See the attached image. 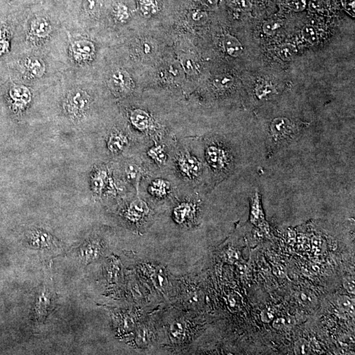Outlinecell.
Wrapping results in <instances>:
<instances>
[{
	"label": "cell",
	"instance_id": "cell-1",
	"mask_svg": "<svg viewBox=\"0 0 355 355\" xmlns=\"http://www.w3.org/2000/svg\"><path fill=\"white\" fill-rule=\"evenodd\" d=\"M205 159L212 171L217 175H226L233 168V156L231 149L219 141L207 144Z\"/></svg>",
	"mask_w": 355,
	"mask_h": 355
},
{
	"label": "cell",
	"instance_id": "cell-2",
	"mask_svg": "<svg viewBox=\"0 0 355 355\" xmlns=\"http://www.w3.org/2000/svg\"><path fill=\"white\" fill-rule=\"evenodd\" d=\"M269 134L270 144L280 148L293 140L296 132L288 118L278 117L270 123Z\"/></svg>",
	"mask_w": 355,
	"mask_h": 355
},
{
	"label": "cell",
	"instance_id": "cell-3",
	"mask_svg": "<svg viewBox=\"0 0 355 355\" xmlns=\"http://www.w3.org/2000/svg\"><path fill=\"white\" fill-rule=\"evenodd\" d=\"M89 105V96L86 92L80 90L70 92L65 102L66 111L72 117L76 118L81 117Z\"/></svg>",
	"mask_w": 355,
	"mask_h": 355
},
{
	"label": "cell",
	"instance_id": "cell-4",
	"mask_svg": "<svg viewBox=\"0 0 355 355\" xmlns=\"http://www.w3.org/2000/svg\"><path fill=\"white\" fill-rule=\"evenodd\" d=\"M178 170L184 178L195 179L201 175L203 165L197 158L189 153H184L178 156L176 160Z\"/></svg>",
	"mask_w": 355,
	"mask_h": 355
},
{
	"label": "cell",
	"instance_id": "cell-5",
	"mask_svg": "<svg viewBox=\"0 0 355 355\" xmlns=\"http://www.w3.org/2000/svg\"><path fill=\"white\" fill-rule=\"evenodd\" d=\"M9 97L14 109L22 110L31 101V91L26 86L13 84L9 90Z\"/></svg>",
	"mask_w": 355,
	"mask_h": 355
},
{
	"label": "cell",
	"instance_id": "cell-6",
	"mask_svg": "<svg viewBox=\"0 0 355 355\" xmlns=\"http://www.w3.org/2000/svg\"><path fill=\"white\" fill-rule=\"evenodd\" d=\"M94 44L88 40H76L71 44V52L74 60L84 62L92 58L94 54Z\"/></svg>",
	"mask_w": 355,
	"mask_h": 355
},
{
	"label": "cell",
	"instance_id": "cell-7",
	"mask_svg": "<svg viewBox=\"0 0 355 355\" xmlns=\"http://www.w3.org/2000/svg\"><path fill=\"white\" fill-rule=\"evenodd\" d=\"M110 85L115 91L126 93L131 89V79L127 72L123 70H116L109 79Z\"/></svg>",
	"mask_w": 355,
	"mask_h": 355
},
{
	"label": "cell",
	"instance_id": "cell-8",
	"mask_svg": "<svg viewBox=\"0 0 355 355\" xmlns=\"http://www.w3.org/2000/svg\"><path fill=\"white\" fill-rule=\"evenodd\" d=\"M50 31V23L44 17H37L31 23L30 34L35 38H45Z\"/></svg>",
	"mask_w": 355,
	"mask_h": 355
},
{
	"label": "cell",
	"instance_id": "cell-9",
	"mask_svg": "<svg viewBox=\"0 0 355 355\" xmlns=\"http://www.w3.org/2000/svg\"><path fill=\"white\" fill-rule=\"evenodd\" d=\"M149 211L148 205L142 200H137L131 203L127 211V217L130 221L136 222L140 221Z\"/></svg>",
	"mask_w": 355,
	"mask_h": 355
},
{
	"label": "cell",
	"instance_id": "cell-10",
	"mask_svg": "<svg viewBox=\"0 0 355 355\" xmlns=\"http://www.w3.org/2000/svg\"><path fill=\"white\" fill-rule=\"evenodd\" d=\"M195 208L192 203H182L174 210V219L178 223H186L191 219L194 214Z\"/></svg>",
	"mask_w": 355,
	"mask_h": 355
},
{
	"label": "cell",
	"instance_id": "cell-11",
	"mask_svg": "<svg viewBox=\"0 0 355 355\" xmlns=\"http://www.w3.org/2000/svg\"><path fill=\"white\" fill-rule=\"evenodd\" d=\"M223 46L226 52L233 58L240 56L244 52V48L240 41L231 35H227L225 37Z\"/></svg>",
	"mask_w": 355,
	"mask_h": 355
},
{
	"label": "cell",
	"instance_id": "cell-12",
	"mask_svg": "<svg viewBox=\"0 0 355 355\" xmlns=\"http://www.w3.org/2000/svg\"><path fill=\"white\" fill-rule=\"evenodd\" d=\"M25 66L27 71L34 77L40 78L44 75L45 64L40 59L36 57L27 58L25 62Z\"/></svg>",
	"mask_w": 355,
	"mask_h": 355
},
{
	"label": "cell",
	"instance_id": "cell-13",
	"mask_svg": "<svg viewBox=\"0 0 355 355\" xmlns=\"http://www.w3.org/2000/svg\"><path fill=\"white\" fill-rule=\"evenodd\" d=\"M131 121L132 124L137 129L141 130H145L150 127L151 125V118L146 112L142 110H135L130 116Z\"/></svg>",
	"mask_w": 355,
	"mask_h": 355
},
{
	"label": "cell",
	"instance_id": "cell-14",
	"mask_svg": "<svg viewBox=\"0 0 355 355\" xmlns=\"http://www.w3.org/2000/svg\"><path fill=\"white\" fill-rule=\"evenodd\" d=\"M128 140L121 133H114L110 136L107 142L108 149L114 154H119L124 150Z\"/></svg>",
	"mask_w": 355,
	"mask_h": 355
},
{
	"label": "cell",
	"instance_id": "cell-15",
	"mask_svg": "<svg viewBox=\"0 0 355 355\" xmlns=\"http://www.w3.org/2000/svg\"><path fill=\"white\" fill-rule=\"evenodd\" d=\"M170 184L166 180L156 179L151 183L149 192L152 195L158 198L166 197L170 192Z\"/></svg>",
	"mask_w": 355,
	"mask_h": 355
},
{
	"label": "cell",
	"instance_id": "cell-16",
	"mask_svg": "<svg viewBox=\"0 0 355 355\" xmlns=\"http://www.w3.org/2000/svg\"><path fill=\"white\" fill-rule=\"evenodd\" d=\"M277 92L275 86L267 83L259 84L255 90L257 97L262 101L272 99L277 94Z\"/></svg>",
	"mask_w": 355,
	"mask_h": 355
},
{
	"label": "cell",
	"instance_id": "cell-17",
	"mask_svg": "<svg viewBox=\"0 0 355 355\" xmlns=\"http://www.w3.org/2000/svg\"><path fill=\"white\" fill-rule=\"evenodd\" d=\"M148 154L150 158L159 165L163 164L167 159L166 151L161 145L156 144L152 146L149 150Z\"/></svg>",
	"mask_w": 355,
	"mask_h": 355
},
{
	"label": "cell",
	"instance_id": "cell-18",
	"mask_svg": "<svg viewBox=\"0 0 355 355\" xmlns=\"http://www.w3.org/2000/svg\"><path fill=\"white\" fill-rule=\"evenodd\" d=\"M183 70L179 64H172L166 67L164 70V75L168 80L177 81L184 76Z\"/></svg>",
	"mask_w": 355,
	"mask_h": 355
},
{
	"label": "cell",
	"instance_id": "cell-19",
	"mask_svg": "<svg viewBox=\"0 0 355 355\" xmlns=\"http://www.w3.org/2000/svg\"><path fill=\"white\" fill-rule=\"evenodd\" d=\"M297 50L295 45L292 44H284L280 46L279 56L282 60L288 62L291 61L297 54Z\"/></svg>",
	"mask_w": 355,
	"mask_h": 355
},
{
	"label": "cell",
	"instance_id": "cell-20",
	"mask_svg": "<svg viewBox=\"0 0 355 355\" xmlns=\"http://www.w3.org/2000/svg\"><path fill=\"white\" fill-rule=\"evenodd\" d=\"M214 85L220 90L230 88L233 84V78L229 74H223L216 76L213 80Z\"/></svg>",
	"mask_w": 355,
	"mask_h": 355
},
{
	"label": "cell",
	"instance_id": "cell-21",
	"mask_svg": "<svg viewBox=\"0 0 355 355\" xmlns=\"http://www.w3.org/2000/svg\"><path fill=\"white\" fill-rule=\"evenodd\" d=\"M302 36L307 42L312 45L317 44L319 42V36L315 27L311 25H306L302 29Z\"/></svg>",
	"mask_w": 355,
	"mask_h": 355
},
{
	"label": "cell",
	"instance_id": "cell-22",
	"mask_svg": "<svg viewBox=\"0 0 355 355\" xmlns=\"http://www.w3.org/2000/svg\"><path fill=\"white\" fill-rule=\"evenodd\" d=\"M32 244L36 247H49L51 245L52 238L44 232H36L32 235Z\"/></svg>",
	"mask_w": 355,
	"mask_h": 355
},
{
	"label": "cell",
	"instance_id": "cell-23",
	"mask_svg": "<svg viewBox=\"0 0 355 355\" xmlns=\"http://www.w3.org/2000/svg\"><path fill=\"white\" fill-rule=\"evenodd\" d=\"M298 301L305 307H313L317 304V298L307 291H301L297 295Z\"/></svg>",
	"mask_w": 355,
	"mask_h": 355
},
{
	"label": "cell",
	"instance_id": "cell-24",
	"mask_svg": "<svg viewBox=\"0 0 355 355\" xmlns=\"http://www.w3.org/2000/svg\"><path fill=\"white\" fill-rule=\"evenodd\" d=\"M282 25V23L280 21H268L262 25V31L264 34L268 35V36H272L281 28Z\"/></svg>",
	"mask_w": 355,
	"mask_h": 355
},
{
	"label": "cell",
	"instance_id": "cell-25",
	"mask_svg": "<svg viewBox=\"0 0 355 355\" xmlns=\"http://www.w3.org/2000/svg\"><path fill=\"white\" fill-rule=\"evenodd\" d=\"M106 178H107V174L104 170H99L97 173L95 174L93 177V180H92L93 188L95 191L101 192L105 184Z\"/></svg>",
	"mask_w": 355,
	"mask_h": 355
},
{
	"label": "cell",
	"instance_id": "cell-26",
	"mask_svg": "<svg viewBox=\"0 0 355 355\" xmlns=\"http://www.w3.org/2000/svg\"><path fill=\"white\" fill-rule=\"evenodd\" d=\"M126 175L129 181L133 184H138L141 176V171L138 166L129 165L127 166L126 169Z\"/></svg>",
	"mask_w": 355,
	"mask_h": 355
},
{
	"label": "cell",
	"instance_id": "cell-27",
	"mask_svg": "<svg viewBox=\"0 0 355 355\" xmlns=\"http://www.w3.org/2000/svg\"><path fill=\"white\" fill-rule=\"evenodd\" d=\"M296 355H307L309 352V342L305 339H300L296 341L294 346Z\"/></svg>",
	"mask_w": 355,
	"mask_h": 355
},
{
	"label": "cell",
	"instance_id": "cell-28",
	"mask_svg": "<svg viewBox=\"0 0 355 355\" xmlns=\"http://www.w3.org/2000/svg\"><path fill=\"white\" fill-rule=\"evenodd\" d=\"M288 6L295 12L303 11L306 7V0H287Z\"/></svg>",
	"mask_w": 355,
	"mask_h": 355
},
{
	"label": "cell",
	"instance_id": "cell-29",
	"mask_svg": "<svg viewBox=\"0 0 355 355\" xmlns=\"http://www.w3.org/2000/svg\"><path fill=\"white\" fill-rule=\"evenodd\" d=\"M337 305L341 309L344 311H348L353 305H355L354 301H353L348 296H341L337 299Z\"/></svg>",
	"mask_w": 355,
	"mask_h": 355
},
{
	"label": "cell",
	"instance_id": "cell-30",
	"mask_svg": "<svg viewBox=\"0 0 355 355\" xmlns=\"http://www.w3.org/2000/svg\"><path fill=\"white\" fill-rule=\"evenodd\" d=\"M182 67L184 71L189 74H194L195 72V64L193 60L190 58H184L182 61Z\"/></svg>",
	"mask_w": 355,
	"mask_h": 355
},
{
	"label": "cell",
	"instance_id": "cell-31",
	"mask_svg": "<svg viewBox=\"0 0 355 355\" xmlns=\"http://www.w3.org/2000/svg\"><path fill=\"white\" fill-rule=\"evenodd\" d=\"M341 1L345 10L351 16L355 17V0H341Z\"/></svg>",
	"mask_w": 355,
	"mask_h": 355
},
{
	"label": "cell",
	"instance_id": "cell-32",
	"mask_svg": "<svg viewBox=\"0 0 355 355\" xmlns=\"http://www.w3.org/2000/svg\"><path fill=\"white\" fill-rule=\"evenodd\" d=\"M343 284L344 288L349 293H355V280L353 278H345L343 280Z\"/></svg>",
	"mask_w": 355,
	"mask_h": 355
},
{
	"label": "cell",
	"instance_id": "cell-33",
	"mask_svg": "<svg viewBox=\"0 0 355 355\" xmlns=\"http://www.w3.org/2000/svg\"><path fill=\"white\" fill-rule=\"evenodd\" d=\"M99 0H86L84 7L88 12L93 13L97 10Z\"/></svg>",
	"mask_w": 355,
	"mask_h": 355
},
{
	"label": "cell",
	"instance_id": "cell-34",
	"mask_svg": "<svg viewBox=\"0 0 355 355\" xmlns=\"http://www.w3.org/2000/svg\"><path fill=\"white\" fill-rule=\"evenodd\" d=\"M237 1H238L240 8L244 9V10L248 11L252 8V3H251L250 0H237Z\"/></svg>",
	"mask_w": 355,
	"mask_h": 355
},
{
	"label": "cell",
	"instance_id": "cell-35",
	"mask_svg": "<svg viewBox=\"0 0 355 355\" xmlns=\"http://www.w3.org/2000/svg\"><path fill=\"white\" fill-rule=\"evenodd\" d=\"M274 316L271 313L268 311H264L262 313L261 319L264 323H268L273 319Z\"/></svg>",
	"mask_w": 355,
	"mask_h": 355
},
{
	"label": "cell",
	"instance_id": "cell-36",
	"mask_svg": "<svg viewBox=\"0 0 355 355\" xmlns=\"http://www.w3.org/2000/svg\"><path fill=\"white\" fill-rule=\"evenodd\" d=\"M285 320L283 319H278L274 322L273 325L274 327L277 329H281L285 325Z\"/></svg>",
	"mask_w": 355,
	"mask_h": 355
},
{
	"label": "cell",
	"instance_id": "cell-37",
	"mask_svg": "<svg viewBox=\"0 0 355 355\" xmlns=\"http://www.w3.org/2000/svg\"><path fill=\"white\" fill-rule=\"evenodd\" d=\"M219 0H203V2L210 7H215L217 4Z\"/></svg>",
	"mask_w": 355,
	"mask_h": 355
},
{
	"label": "cell",
	"instance_id": "cell-38",
	"mask_svg": "<svg viewBox=\"0 0 355 355\" xmlns=\"http://www.w3.org/2000/svg\"><path fill=\"white\" fill-rule=\"evenodd\" d=\"M348 313H349V315L351 316V317H354L355 316V305H353L352 307L350 308L348 310Z\"/></svg>",
	"mask_w": 355,
	"mask_h": 355
}]
</instances>
